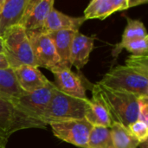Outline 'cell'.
<instances>
[{
	"label": "cell",
	"mask_w": 148,
	"mask_h": 148,
	"mask_svg": "<svg viewBox=\"0 0 148 148\" xmlns=\"http://www.w3.org/2000/svg\"><path fill=\"white\" fill-rule=\"evenodd\" d=\"M95 39V36H88L80 31L75 32L70 50L69 62L71 67L74 66L76 69L81 70L88 62L90 54L94 49Z\"/></svg>",
	"instance_id": "14"
},
{
	"label": "cell",
	"mask_w": 148,
	"mask_h": 148,
	"mask_svg": "<svg viewBox=\"0 0 148 148\" xmlns=\"http://www.w3.org/2000/svg\"><path fill=\"white\" fill-rule=\"evenodd\" d=\"M127 129L129 132L139 140L140 144L147 142L148 139V124L141 121L137 120L136 121L131 123Z\"/></svg>",
	"instance_id": "23"
},
{
	"label": "cell",
	"mask_w": 148,
	"mask_h": 148,
	"mask_svg": "<svg viewBox=\"0 0 148 148\" xmlns=\"http://www.w3.org/2000/svg\"><path fill=\"white\" fill-rule=\"evenodd\" d=\"M127 19V26L122 34L121 41L117 43L119 45L124 44L129 41L140 39V38H147L148 35L144 23L136 19H132L130 17L126 16Z\"/></svg>",
	"instance_id": "22"
},
{
	"label": "cell",
	"mask_w": 148,
	"mask_h": 148,
	"mask_svg": "<svg viewBox=\"0 0 148 148\" xmlns=\"http://www.w3.org/2000/svg\"><path fill=\"white\" fill-rule=\"evenodd\" d=\"M4 50H3V41H2V38H0V53H3Z\"/></svg>",
	"instance_id": "28"
},
{
	"label": "cell",
	"mask_w": 148,
	"mask_h": 148,
	"mask_svg": "<svg viewBox=\"0 0 148 148\" xmlns=\"http://www.w3.org/2000/svg\"><path fill=\"white\" fill-rule=\"evenodd\" d=\"M56 81V87L59 91L68 95L88 99L86 89L81 77L74 73L71 69H63L52 73Z\"/></svg>",
	"instance_id": "11"
},
{
	"label": "cell",
	"mask_w": 148,
	"mask_h": 148,
	"mask_svg": "<svg viewBox=\"0 0 148 148\" xmlns=\"http://www.w3.org/2000/svg\"><path fill=\"white\" fill-rule=\"evenodd\" d=\"M87 148H114L110 128L94 126L89 134Z\"/></svg>",
	"instance_id": "20"
},
{
	"label": "cell",
	"mask_w": 148,
	"mask_h": 148,
	"mask_svg": "<svg viewBox=\"0 0 148 148\" xmlns=\"http://www.w3.org/2000/svg\"><path fill=\"white\" fill-rule=\"evenodd\" d=\"M8 68H10V66L5 57V55L3 53H0V69H8Z\"/></svg>",
	"instance_id": "26"
},
{
	"label": "cell",
	"mask_w": 148,
	"mask_h": 148,
	"mask_svg": "<svg viewBox=\"0 0 148 148\" xmlns=\"http://www.w3.org/2000/svg\"><path fill=\"white\" fill-rule=\"evenodd\" d=\"M2 3H3V0H0V10H1V7H2Z\"/></svg>",
	"instance_id": "29"
},
{
	"label": "cell",
	"mask_w": 148,
	"mask_h": 148,
	"mask_svg": "<svg viewBox=\"0 0 148 148\" xmlns=\"http://www.w3.org/2000/svg\"><path fill=\"white\" fill-rule=\"evenodd\" d=\"M30 42L34 60L37 68H44L52 73L65 68L56 52L54 42L44 32L26 33Z\"/></svg>",
	"instance_id": "6"
},
{
	"label": "cell",
	"mask_w": 148,
	"mask_h": 148,
	"mask_svg": "<svg viewBox=\"0 0 148 148\" xmlns=\"http://www.w3.org/2000/svg\"><path fill=\"white\" fill-rule=\"evenodd\" d=\"M54 0H29L20 26L26 33L43 32L46 19L54 8Z\"/></svg>",
	"instance_id": "9"
},
{
	"label": "cell",
	"mask_w": 148,
	"mask_h": 148,
	"mask_svg": "<svg viewBox=\"0 0 148 148\" xmlns=\"http://www.w3.org/2000/svg\"><path fill=\"white\" fill-rule=\"evenodd\" d=\"M98 83L112 89L127 91L139 97H148V75L126 65L111 68Z\"/></svg>",
	"instance_id": "4"
},
{
	"label": "cell",
	"mask_w": 148,
	"mask_h": 148,
	"mask_svg": "<svg viewBox=\"0 0 148 148\" xmlns=\"http://www.w3.org/2000/svg\"><path fill=\"white\" fill-rule=\"evenodd\" d=\"M89 99H80L62 93L56 88L42 121L49 125L51 122L84 119Z\"/></svg>",
	"instance_id": "2"
},
{
	"label": "cell",
	"mask_w": 148,
	"mask_h": 148,
	"mask_svg": "<svg viewBox=\"0 0 148 148\" xmlns=\"http://www.w3.org/2000/svg\"><path fill=\"white\" fill-rule=\"evenodd\" d=\"M29 0H3L0 10V38L12 27L21 24Z\"/></svg>",
	"instance_id": "12"
},
{
	"label": "cell",
	"mask_w": 148,
	"mask_h": 148,
	"mask_svg": "<svg viewBox=\"0 0 148 148\" xmlns=\"http://www.w3.org/2000/svg\"><path fill=\"white\" fill-rule=\"evenodd\" d=\"M110 132L114 148H137L140 144L127 127L119 122H113Z\"/></svg>",
	"instance_id": "19"
},
{
	"label": "cell",
	"mask_w": 148,
	"mask_h": 148,
	"mask_svg": "<svg viewBox=\"0 0 148 148\" xmlns=\"http://www.w3.org/2000/svg\"><path fill=\"white\" fill-rule=\"evenodd\" d=\"M8 140L0 133V148H6Z\"/></svg>",
	"instance_id": "27"
},
{
	"label": "cell",
	"mask_w": 148,
	"mask_h": 148,
	"mask_svg": "<svg viewBox=\"0 0 148 148\" xmlns=\"http://www.w3.org/2000/svg\"><path fill=\"white\" fill-rule=\"evenodd\" d=\"M124 49L130 52L132 56H148V37L132 40L121 45L116 44L112 50V56L114 59L113 63H114L120 53Z\"/></svg>",
	"instance_id": "21"
},
{
	"label": "cell",
	"mask_w": 148,
	"mask_h": 148,
	"mask_svg": "<svg viewBox=\"0 0 148 148\" xmlns=\"http://www.w3.org/2000/svg\"><path fill=\"white\" fill-rule=\"evenodd\" d=\"M19 87L25 93L36 91L45 87L49 81L38 69L32 65H22L13 69Z\"/></svg>",
	"instance_id": "15"
},
{
	"label": "cell",
	"mask_w": 148,
	"mask_h": 148,
	"mask_svg": "<svg viewBox=\"0 0 148 148\" xmlns=\"http://www.w3.org/2000/svg\"><path fill=\"white\" fill-rule=\"evenodd\" d=\"M139 111H138V120L148 124V97L141 96L138 100Z\"/></svg>",
	"instance_id": "25"
},
{
	"label": "cell",
	"mask_w": 148,
	"mask_h": 148,
	"mask_svg": "<svg viewBox=\"0 0 148 148\" xmlns=\"http://www.w3.org/2000/svg\"><path fill=\"white\" fill-rule=\"evenodd\" d=\"M95 85L107 106L113 122H119L127 127L138 120L139 96L127 91L104 87L98 82Z\"/></svg>",
	"instance_id": "1"
},
{
	"label": "cell",
	"mask_w": 148,
	"mask_h": 148,
	"mask_svg": "<svg viewBox=\"0 0 148 148\" xmlns=\"http://www.w3.org/2000/svg\"><path fill=\"white\" fill-rule=\"evenodd\" d=\"M86 21L85 17L70 16L53 8L46 19L43 32L48 34L60 30H74L79 31L81 26Z\"/></svg>",
	"instance_id": "16"
},
{
	"label": "cell",
	"mask_w": 148,
	"mask_h": 148,
	"mask_svg": "<svg viewBox=\"0 0 148 148\" xmlns=\"http://www.w3.org/2000/svg\"><path fill=\"white\" fill-rule=\"evenodd\" d=\"M56 88L55 83L49 81L45 87L30 93L23 94L15 102L29 114L42 121V117L48 108Z\"/></svg>",
	"instance_id": "8"
},
{
	"label": "cell",
	"mask_w": 148,
	"mask_h": 148,
	"mask_svg": "<svg viewBox=\"0 0 148 148\" xmlns=\"http://www.w3.org/2000/svg\"><path fill=\"white\" fill-rule=\"evenodd\" d=\"M125 65L148 75V56H130L126 60Z\"/></svg>",
	"instance_id": "24"
},
{
	"label": "cell",
	"mask_w": 148,
	"mask_h": 148,
	"mask_svg": "<svg viewBox=\"0 0 148 148\" xmlns=\"http://www.w3.org/2000/svg\"><path fill=\"white\" fill-rule=\"evenodd\" d=\"M2 41L3 54L10 68L16 69L22 65L36 66L30 42L22 26L10 29L2 37Z\"/></svg>",
	"instance_id": "5"
},
{
	"label": "cell",
	"mask_w": 148,
	"mask_h": 148,
	"mask_svg": "<svg viewBox=\"0 0 148 148\" xmlns=\"http://www.w3.org/2000/svg\"><path fill=\"white\" fill-rule=\"evenodd\" d=\"M46 127V124L29 114L15 101L0 97V133L7 140L20 130Z\"/></svg>",
	"instance_id": "3"
},
{
	"label": "cell",
	"mask_w": 148,
	"mask_h": 148,
	"mask_svg": "<svg viewBox=\"0 0 148 148\" xmlns=\"http://www.w3.org/2000/svg\"><path fill=\"white\" fill-rule=\"evenodd\" d=\"M147 0H93L86 7L83 16L86 20H104L116 11L147 3Z\"/></svg>",
	"instance_id": "10"
},
{
	"label": "cell",
	"mask_w": 148,
	"mask_h": 148,
	"mask_svg": "<svg viewBox=\"0 0 148 148\" xmlns=\"http://www.w3.org/2000/svg\"><path fill=\"white\" fill-rule=\"evenodd\" d=\"M56 137L75 147L87 148L89 134L93 128L85 118L51 122L49 124Z\"/></svg>",
	"instance_id": "7"
},
{
	"label": "cell",
	"mask_w": 148,
	"mask_h": 148,
	"mask_svg": "<svg viewBox=\"0 0 148 148\" xmlns=\"http://www.w3.org/2000/svg\"><path fill=\"white\" fill-rule=\"evenodd\" d=\"M85 119L93 126L110 128L113 124L107 106L95 84L92 88V98L88 100Z\"/></svg>",
	"instance_id": "13"
},
{
	"label": "cell",
	"mask_w": 148,
	"mask_h": 148,
	"mask_svg": "<svg viewBox=\"0 0 148 148\" xmlns=\"http://www.w3.org/2000/svg\"><path fill=\"white\" fill-rule=\"evenodd\" d=\"M77 31L74 30H60L48 33V36L54 42L56 52L61 59L62 65L67 69H71L69 57L71 44L74 36Z\"/></svg>",
	"instance_id": "17"
},
{
	"label": "cell",
	"mask_w": 148,
	"mask_h": 148,
	"mask_svg": "<svg viewBox=\"0 0 148 148\" xmlns=\"http://www.w3.org/2000/svg\"><path fill=\"white\" fill-rule=\"evenodd\" d=\"M25 92L19 87L13 69H0V97L16 101Z\"/></svg>",
	"instance_id": "18"
}]
</instances>
